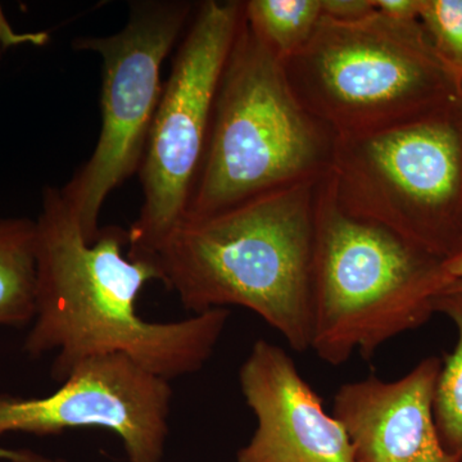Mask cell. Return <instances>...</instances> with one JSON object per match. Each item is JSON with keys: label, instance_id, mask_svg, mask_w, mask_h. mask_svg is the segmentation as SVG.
Segmentation results:
<instances>
[{"label": "cell", "instance_id": "6da1fadb", "mask_svg": "<svg viewBox=\"0 0 462 462\" xmlns=\"http://www.w3.org/2000/svg\"><path fill=\"white\" fill-rule=\"evenodd\" d=\"M35 227V315L23 351L30 357L54 352L51 379L65 382L84 361L107 355L127 356L169 382L205 366L229 310L180 321L143 319L136 302L148 282L160 281L157 264L127 257L129 236L121 227L100 229L96 242H87L58 188L42 193Z\"/></svg>", "mask_w": 462, "mask_h": 462}, {"label": "cell", "instance_id": "7a4b0ae2", "mask_svg": "<svg viewBox=\"0 0 462 462\" xmlns=\"http://www.w3.org/2000/svg\"><path fill=\"white\" fill-rule=\"evenodd\" d=\"M320 180L300 182L182 221L157 252L160 282L193 314L239 306L311 346L315 203Z\"/></svg>", "mask_w": 462, "mask_h": 462}, {"label": "cell", "instance_id": "3957f363", "mask_svg": "<svg viewBox=\"0 0 462 462\" xmlns=\"http://www.w3.org/2000/svg\"><path fill=\"white\" fill-rule=\"evenodd\" d=\"M442 258L394 231L349 214L329 178L318 185L311 284V346L340 366L358 352L421 327L451 288Z\"/></svg>", "mask_w": 462, "mask_h": 462}, {"label": "cell", "instance_id": "277c9868", "mask_svg": "<svg viewBox=\"0 0 462 462\" xmlns=\"http://www.w3.org/2000/svg\"><path fill=\"white\" fill-rule=\"evenodd\" d=\"M337 139L300 102L284 63L243 17L218 85L205 157L184 220L320 180L330 171Z\"/></svg>", "mask_w": 462, "mask_h": 462}, {"label": "cell", "instance_id": "5b68a950", "mask_svg": "<svg viewBox=\"0 0 462 462\" xmlns=\"http://www.w3.org/2000/svg\"><path fill=\"white\" fill-rule=\"evenodd\" d=\"M300 102L337 138L407 123L462 97L420 21L379 12L357 21L322 16L309 42L284 62Z\"/></svg>", "mask_w": 462, "mask_h": 462}, {"label": "cell", "instance_id": "8992f818", "mask_svg": "<svg viewBox=\"0 0 462 462\" xmlns=\"http://www.w3.org/2000/svg\"><path fill=\"white\" fill-rule=\"evenodd\" d=\"M339 205L446 260L462 245V97L407 123L337 139Z\"/></svg>", "mask_w": 462, "mask_h": 462}, {"label": "cell", "instance_id": "52a82bcc", "mask_svg": "<svg viewBox=\"0 0 462 462\" xmlns=\"http://www.w3.org/2000/svg\"><path fill=\"white\" fill-rule=\"evenodd\" d=\"M245 17V2L200 3L179 45L143 157V206L127 230V257L156 263L187 214L208 142L218 85Z\"/></svg>", "mask_w": 462, "mask_h": 462}, {"label": "cell", "instance_id": "ba28073f", "mask_svg": "<svg viewBox=\"0 0 462 462\" xmlns=\"http://www.w3.org/2000/svg\"><path fill=\"white\" fill-rule=\"evenodd\" d=\"M194 5L182 0H141L130 5L123 30L74 42L75 50L102 58V127L88 162L60 196L96 242L99 216L109 194L141 169L163 84L161 67L190 23Z\"/></svg>", "mask_w": 462, "mask_h": 462}, {"label": "cell", "instance_id": "9c48e42d", "mask_svg": "<svg viewBox=\"0 0 462 462\" xmlns=\"http://www.w3.org/2000/svg\"><path fill=\"white\" fill-rule=\"evenodd\" d=\"M169 380L125 355L89 358L45 397L0 394V438L105 430L123 442L129 462H162L169 438Z\"/></svg>", "mask_w": 462, "mask_h": 462}, {"label": "cell", "instance_id": "30bf717a", "mask_svg": "<svg viewBox=\"0 0 462 462\" xmlns=\"http://www.w3.org/2000/svg\"><path fill=\"white\" fill-rule=\"evenodd\" d=\"M239 382L257 425L236 462H355L345 428L282 346L257 340Z\"/></svg>", "mask_w": 462, "mask_h": 462}, {"label": "cell", "instance_id": "8fae6325", "mask_svg": "<svg viewBox=\"0 0 462 462\" xmlns=\"http://www.w3.org/2000/svg\"><path fill=\"white\" fill-rule=\"evenodd\" d=\"M440 369L439 358L428 357L394 382L370 375L338 389L333 415L355 462H458L442 446L434 416Z\"/></svg>", "mask_w": 462, "mask_h": 462}, {"label": "cell", "instance_id": "7c38bea8", "mask_svg": "<svg viewBox=\"0 0 462 462\" xmlns=\"http://www.w3.org/2000/svg\"><path fill=\"white\" fill-rule=\"evenodd\" d=\"M36 227L0 218V327H25L35 315Z\"/></svg>", "mask_w": 462, "mask_h": 462}, {"label": "cell", "instance_id": "4fadbf2b", "mask_svg": "<svg viewBox=\"0 0 462 462\" xmlns=\"http://www.w3.org/2000/svg\"><path fill=\"white\" fill-rule=\"evenodd\" d=\"M245 18L264 47L284 63L314 35L322 18L321 0H249Z\"/></svg>", "mask_w": 462, "mask_h": 462}, {"label": "cell", "instance_id": "5bb4252c", "mask_svg": "<svg viewBox=\"0 0 462 462\" xmlns=\"http://www.w3.org/2000/svg\"><path fill=\"white\" fill-rule=\"evenodd\" d=\"M434 311L448 316L458 331L457 346L442 365L438 378L434 416L442 446L462 462V291L440 294Z\"/></svg>", "mask_w": 462, "mask_h": 462}, {"label": "cell", "instance_id": "9a60e30c", "mask_svg": "<svg viewBox=\"0 0 462 462\" xmlns=\"http://www.w3.org/2000/svg\"><path fill=\"white\" fill-rule=\"evenodd\" d=\"M419 21L438 57L462 81V0H422Z\"/></svg>", "mask_w": 462, "mask_h": 462}, {"label": "cell", "instance_id": "2e32d148", "mask_svg": "<svg viewBox=\"0 0 462 462\" xmlns=\"http://www.w3.org/2000/svg\"><path fill=\"white\" fill-rule=\"evenodd\" d=\"M50 41V33L44 32H18L9 23L5 9L0 5V60L14 48L32 45L42 47Z\"/></svg>", "mask_w": 462, "mask_h": 462}, {"label": "cell", "instance_id": "e0dca14e", "mask_svg": "<svg viewBox=\"0 0 462 462\" xmlns=\"http://www.w3.org/2000/svg\"><path fill=\"white\" fill-rule=\"evenodd\" d=\"M322 16L336 21H357L375 14L373 0H321Z\"/></svg>", "mask_w": 462, "mask_h": 462}, {"label": "cell", "instance_id": "ac0fdd59", "mask_svg": "<svg viewBox=\"0 0 462 462\" xmlns=\"http://www.w3.org/2000/svg\"><path fill=\"white\" fill-rule=\"evenodd\" d=\"M376 12L392 20L411 23L419 21L422 0H373Z\"/></svg>", "mask_w": 462, "mask_h": 462}, {"label": "cell", "instance_id": "d6986e66", "mask_svg": "<svg viewBox=\"0 0 462 462\" xmlns=\"http://www.w3.org/2000/svg\"><path fill=\"white\" fill-rule=\"evenodd\" d=\"M0 460L7 462H69L63 458H51L33 452L32 449H8L0 447Z\"/></svg>", "mask_w": 462, "mask_h": 462}, {"label": "cell", "instance_id": "ffe728a7", "mask_svg": "<svg viewBox=\"0 0 462 462\" xmlns=\"http://www.w3.org/2000/svg\"><path fill=\"white\" fill-rule=\"evenodd\" d=\"M443 269L451 281V288L447 291H462V245L452 256L443 261Z\"/></svg>", "mask_w": 462, "mask_h": 462}]
</instances>
